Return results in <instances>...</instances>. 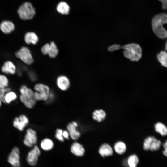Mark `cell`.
Instances as JSON below:
<instances>
[{
    "mask_svg": "<svg viewBox=\"0 0 167 167\" xmlns=\"http://www.w3.org/2000/svg\"><path fill=\"white\" fill-rule=\"evenodd\" d=\"M167 24V13H161L155 15L152 19V26L155 34L158 38L165 39L167 37V31L163 27Z\"/></svg>",
    "mask_w": 167,
    "mask_h": 167,
    "instance_id": "6da1fadb",
    "label": "cell"
},
{
    "mask_svg": "<svg viewBox=\"0 0 167 167\" xmlns=\"http://www.w3.org/2000/svg\"><path fill=\"white\" fill-rule=\"evenodd\" d=\"M123 49L124 56L132 61H138L142 56V49L138 44L131 43L126 44L121 47Z\"/></svg>",
    "mask_w": 167,
    "mask_h": 167,
    "instance_id": "7a4b0ae2",
    "label": "cell"
},
{
    "mask_svg": "<svg viewBox=\"0 0 167 167\" xmlns=\"http://www.w3.org/2000/svg\"><path fill=\"white\" fill-rule=\"evenodd\" d=\"M19 91L21 101L28 108L33 107L37 101L35 97L34 92L25 85H23L20 87Z\"/></svg>",
    "mask_w": 167,
    "mask_h": 167,
    "instance_id": "3957f363",
    "label": "cell"
},
{
    "mask_svg": "<svg viewBox=\"0 0 167 167\" xmlns=\"http://www.w3.org/2000/svg\"><path fill=\"white\" fill-rule=\"evenodd\" d=\"M15 56L24 64L27 65H32L34 59L30 49L26 46H22L15 54Z\"/></svg>",
    "mask_w": 167,
    "mask_h": 167,
    "instance_id": "277c9868",
    "label": "cell"
},
{
    "mask_svg": "<svg viewBox=\"0 0 167 167\" xmlns=\"http://www.w3.org/2000/svg\"><path fill=\"white\" fill-rule=\"evenodd\" d=\"M18 13L20 18L23 20L32 19L35 14V10L32 4L29 2H25L19 7Z\"/></svg>",
    "mask_w": 167,
    "mask_h": 167,
    "instance_id": "5b68a950",
    "label": "cell"
},
{
    "mask_svg": "<svg viewBox=\"0 0 167 167\" xmlns=\"http://www.w3.org/2000/svg\"><path fill=\"white\" fill-rule=\"evenodd\" d=\"M35 97L37 101H46L50 92L49 87L47 85L38 83L34 86Z\"/></svg>",
    "mask_w": 167,
    "mask_h": 167,
    "instance_id": "8992f818",
    "label": "cell"
},
{
    "mask_svg": "<svg viewBox=\"0 0 167 167\" xmlns=\"http://www.w3.org/2000/svg\"><path fill=\"white\" fill-rule=\"evenodd\" d=\"M161 144V141L153 136H148L144 140L143 148L145 150L157 151L160 148Z\"/></svg>",
    "mask_w": 167,
    "mask_h": 167,
    "instance_id": "52a82bcc",
    "label": "cell"
},
{
    "mask_svg": "<svg viewBox=\"0 0 167 167\" xmlns=\"http://www.w3.org/2000/svg\"><path fill=\"white\" fill-rule=\"evenodd\" d=\"M37 139L36 131L32 128H29L26 131L23 143L26 146L32 147L37 143Z\"/></svg>",
    "mask_w": 167,
    "mask_h": 167,
    "instance_id": "ba28073f",
    "label": "cell"
},
{
    "mask_svg": "<svg viewBox=\"0 0 167 167\" xmlns=\"http://www.w3.org/2000/svg\"><path fill=\"white\" fill-rule=\"evenodd\" d=\"M17 68L13 62L10 60L5 61L0 67L2 73L7 75H14L17 73Z\"/></svg>",
    "mask_w": 167,
    "mask_h": 167,
    "instance_id": "9c48e42d",
    "label": "cell"
},
{
    "mask_svg": "<svg viewBox=\"0 0 167 167\" xmlns=\"http://www.w3.org/2000/svg\"><path fill=\"white\" fill-rule=\"evenodd\" d=\"M40 153V150L38 146L36 145L34 146L33 149L28 154L27 160L28 164L31 166L35 165Z\"/></svg>",
    "mask_w": 167,
    "mask_h": 167,
    "instance_id": "30bf717a",
    "label": "cell"
},
{
    "mask_svg": "<svg viewBox=\"0 0 167 167\" xmlns=\"http://www.w3.org/2000/svg\"><path fill=\"white\" fill-rule=\"evenodd\" d=\"M8 161L13 167H20L19 151L17 147L13 148L9 155Z\"/></svg>",
    "mask_w": 167,
    "mask_h": 167,
    "instance_id": "8fae6325",
    "label": "cell"
},
{
    "mask_svg": "<svg viewBox=\"0 0 167 167\" xmlns=\"http://www.w3.org/2000/svg\"><path fill=\"white\" fill-rule=\"evenodd\" d=\"M28 123V118L24 114L16 117L13 122V126L20 131H23Z\"/></svg>",
    "mask_w": 167,
    "mask_h": 167,
    "instance_id": "7c38bea8",
    "label": "cell"
},
{
    "mask_svg": "<svg viewBox=\"0 0 167 167\" xmlns=\"http://www.w3.org/2000/svg\"><path fill=\"white\" fill-rule=\"evenodd\" d=\"M78 126V124L75 121L68 123L67 126V130L70 137L74 140H77L81 136L80 132L77 129Z\"/></svg>",
    "mask_w": 167,
    "mask_h": 167,
    "instance_id": "4fadbf2b",
    "label": "cell"
},
{
    "mask_svg": "<svg viewBox=\"0 0 167 167\" xmlns=\"http://www.w3.org/2000/svg\"><path fill=\"white\" fill-rule=\"evenodd\" d=\"M56 84L58 87L62 91L67 90L70 86V82L68 78L66 76H59L56 79Z\"/></svg>",
    "mask_w": 167,
    "mask_h": 167,
    "instance_id": "5bb4252c",
    "label": "cell"
},
{
    "mask_svg": "<svg viewBox=\"0 0 167 167\" xmlns=\"http://www.w3.org/2000/svg\"><path fill=\"white\" fill-rule=\"evenodd\" d=\"M70 150L73 154L78 156H83L85 152L84 148L83 146L77 142H74L72 144Z\"/></svg>",
    "mask_w": 167,
    "mask_h": 167,
    "instance_id": "9a60e30c",
    "label": "cell"
},
{
    "mask_svg": "<svg viewBox=\"0 0 167 167\" xmlns=\"http://www.w3.org/2000/svg\"><path fill=\"white\" fill-rule=\"evenodd\" d=\"M0 29L3 33L8 34L14 30L15 26L14 24L11 22L4 21L0 24Z\"/></svg>",
    "mask_w": 167,
    "mask_h": 167,
    "instance_id": "2e32d148",
    "label": "cell"
},
{
    "mask_svg": "<svg viewBox=\"0 0 167 167\" xmlns=\"http://www.w3.org/2000/svg\"><path fill=\"white\" fill-rule=\"evenodd\" d=\"M24 40L25 42L27 45H35L38 43L39 38L35 32H28L25 34Z\"/></svg>",
    "mask_w": 167,
    "mask_h": 167,
    "instance_id": "e0dca14e",
    "label": "cell"
},
{
    "mask_svg": "<svg viewBox=\"0 0 167 167\" xmlns=\"http://www.w3.org/2000/svg\"><path fill=\"white\" fill-rule=\"evenodd\" d=\"M98 152L99 154L103 157L111 156L113 153L112 148L107 143L102 144L100 147Z\"/></svg>",
    "mask_w": 167,
    "mask_h": 167,
    "instance_id": "ac0fdd59",
    "label": "cell"
},
{
    "mask_svg": "<svg viewBox=\"0 0 167 167\" xmlns=\"http://www.w3.org/2000/svg\"><path fill=\"white\" fill-rule=\"evenodd\" d=\"M92 115L93 120L100 122L105 120L106 116V113L104 110L100 109L95 110L93 112Z\"/></svg>",
    "mask_w": 167,
    "mask_h": 167,
    "instance_id": "d6986e66",
    "label": "cell"
},
{
    "mask_svg": "<svg viewBox=\"0 0 167 167\" xmlns=\"http://www.w3.org/2000/svg\"><path fill=\"white\" fill-rule=\"evenodd\" d=\"M114 149L116 153L121 155L124 153L126 150V146L123 142L121 141L116 142L114 145Z\"/></svg>",
    "mask_w": 167,
    "mask_h": 167,
    "instance_id": "ffe728a7",
    "label": "cell"
},
{
    "mask_svg": "<svg viewBox=\"0 0 167 167\" xmlns=\"http://www.w3.org/2000/svg\"><path fill=\"white\" fill-rule=\"evenodd\" d=\"M56 9L57 11L62 15H67L70 11V7L65 2H59L57 5Z\"/></svg>",
    "mask_w": 167,
    "mask_h": 167,
    "instance_id": "44dd1931",
    "label": "cell"
},
{
    "mask_svg": "<svg viewBox=\"0 0 167 167\" xmlns=\"http://www.w3.org/2000/svg\"><path fill=\"white\" fill-rule=\"evenodd\" d=\"M40 145L43 150L47 151L53 148L54 143L51 139L48 138H45L41 141Z\"/></svg>",
    "mask_w": 167,
    "mask_h": 167,
    "instance_id": "7402d4cb",
    "label": "cell"
},
{
    "mask_svg": "<svg viewBox=\"0 0 167 167\" xmlns=\"http://www.w3.org/2000/svg\"><path fill=\"white\" fill-rule=\"evenodd\" d=\"M154 129L156 132L164 136L167 135V127L163 123L157 122L154 125Z\"/></svg>",
    "mask_w": 167,
    "mask_h": 167,
    "instance_id": "603a6c76",
    "label": "cell"
},
{
    "mask_svg": "<svg viewBox=\"0 0 167 167\" xmlns=\"http://www.w3.org/2000/svg\"><path fill=\"white\" fill-rule=\"evenodd\" d=\"M157 58L161 64L167 68V52L162 51L157 55Z\"/></svg>",
    "mask_w": 167,
    "mask_h": 167,
    "instance_id": "cb8c5ba5",
    "label": "cell"
},
{
    "mask_svg": "<svg viewBox=\"0 0 167 167\" xmlns=\"http://www.w3.org/2000/svg\"><path fill=\"white\" fill-rule=\"evenodd\" d=\"M128 167H136L139 162L138 156L135 154L130 155L127 160Z\"/></svg>",
    "mask_w": 167,
    "mask_h": 167,
    "instance_id": "d4e9b609",
    "label": "cell"
},
{
    "mask_svg": "<svg viewBox=\"0 0 167 167\" xmlns=\"http://www.w3.org/2000/svg\"><path fill=\"white\" fill-rule=\"evenodd\" d=\"M50 48L48 55L52 58L56 57L58 53V50L57 47L54 42H51L49 44Z\"/></svg>",
    "mask_w": 167,
    "mask_h": 167,
    "instance_id": "484cf974",
    "label": "cell"
},
{
    "mask_svg": "<svg viewBox=\"0 0 167 167\" xmlns=\"http://www.w3.org/2000/svg\"><path fill=\"white\" fill-rule=\"evenodd\" d=\"M16 93L11 90L7 92L5 95L4 100L5 103L10 104L17 98Z\"/></svg>",
    "mask_w": 167,
    "mask_h": 167,
    "instance_id": "4316f807",
    "label": "cell"
},
{
    "mask_svg": "<svg viewBox=\"0 0 167 167\" xmlns=\"http://www.w3.org/2000/svg\"><path fill=\"white\" fill-rule=\"evenodd\" d=\"M9 79L6 75L3 73L0 74V88L8 87Z\"/></svg>",
    "mask_w": 167,
    "mask_h": 167,
    "instance_id": "83f0119b",
    "label": "cell"
},
{
    "mask_svg": "<svg viewBox=\"0 0 167 167\" xmlns=\"http://www.w3.org/2000/svg\"><path fill=\"white\" fill-rule=\"evenodd\" d=\"M11 90L9 87L0 88V100L3 102L5 103L4 98L6 94L9 91Z\"/></svg>",
    "mask_w": 167,
    "mask_h": 167,
    "instance_id": "f1b7e54d",
    "label": "cell"
},
{
    "mask_svg": "<svg viewBox=\"0 0 167 167\" xmlns=\"http://www.w3.org/2000/svg\"><path fill=\"white\" fill-rule=\"evenodd\" d=\"M63 130L59 128H57L56 131L55 137L56 139L61 142L64 141V138L62 136Z\"/></svg>",
    "mask_w": 167,
    "mask_h": 167,
    "instance_id": "f546056e",
    "label": "cell"
},
{
    "mask_svg": "<svg viewBox=\"0 0 167 167\" xmlns=\"http://www.w3.org/2000/svg\"><path fill=\"white\" fill-rule=\"evenodd\" d=\"M50 48L49 44L46 43L45 44L41 49V52L45 55H48Z\"/></svg>",
    "mask_w": 167,
    "mask_h": 167,
    "instance_id": "4dcf8cb0",
    "label": "cell"
},
{
    "mask_svg": "<svg viewBox=\"0 0 167 167\" xmlns=\"http://www.w3.org/2000/svg\"><path fill=\"white\" fill-rule=\"evenodd\" d=\"M121 46L118 44H115L109 46L108 50L110 52H113L121 49Z\"/></svg>",
    "mask_w": 167,
    "mask_h": 167,
    "instance_id": "1f68e13d",
    "label": "cell"
},
{
    "mask_svg": "<svg viewBox=\"0 0 167 167\" xmlns=\"http://www.w3.org/2000/svg\"><path fill=\"white\" fill-rule=\"evenodd\" d=\"M29 79L32 81H35L37 80V75L34 72L29 71L28 73Z\"/></svg>",
    "mask_w": 167,
    "mask_h": 167,
    "instance_id": "d6a6232c",
    "label": "cell"
},
{
    "mask_svg": "<svg viewBox=\"0 0 167 167\" xmlns=\"http://www.w3.org/2000/svg\"><path fill=\"white\" fill-rule=\"evenodd\" d=\"M163 146L164 148L163 153L165 156L167 157V140L163 144Z\"/></svg>",
    "mask_w": 167,
    "mask_h": 167,
    "instance_id": "836d02e7",
    "label": "cell"
},
{
    "mask_svg": "<svg viewBox=\"0 0 167 167\" xmlns=\"http://www.w3.org/2000/svg\"><path fill=\"white\" fill-rule=\"evenodd\" d=\"M62 136L64 139L67 140L69 139L70 135L67 130H64L63 131Z\"/></svg>",
    "mask_w": 167,
    "mask_h": 167,
    "instance_id": "e575fe53",
    "label": "cell"
},
{
    "mask_svg": "<svg viewBox=\"0 0 167 167\" xmlns=\"http://www.w3.org/2000/svg\"><path fill=\"white\" fill-rule=\"evenodd\" d=\"M162 3V6L163 9H167V0H158Z\"/></svg>",
    "mask_w": 167,
    "mask_h": 167,
    "instance_id": "d590c367",
    "label": "cell"
},
{
    "mask_svg": "<svg viewBox=\"0 0 167 167\" xmlns=\"http://www.w3.org/2000/svg\"><path fill=\"white\" fill-rule=\"evenodd\" d=\"M165 51L167 52V41L166 42V44H165Z\"/></svg>",
    "mask_w": 167,
    "mask_h": 167,
    "instance_id": "8d00e7d4",
    "label": "cell"
},
{
    "mask_svg": "<svg viewBox=\"0 0 167 167\" xmlns=\"http://www.w3.org/2000/svg\"><path fill=\"white\" fill-rule=\"evenodd\" d=\"M2 102L0 100V107L1 106L2 104Z\"/></svg>",
    "mask_w": 167,
    "mask_h": 167,
    "instance_id": "74e56055",
    "label": "cell"
},
{
    "mask_svg": "<svg viewBox=\"0 0 167 167\" xmlns=\"http://www.w3.org/2000/svg\"></svg>",
    "mask_w": 167,
    "mask_h": 167,
    "instance_id": "f35d334b",
    "label": "cell"
}]
</instances>
